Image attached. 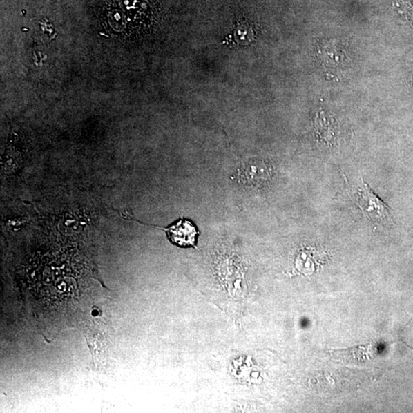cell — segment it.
I'll return each mask as SVG.
<instances>
[{"instance_id":"6da1fadb","label":"cell","mask_w":413,"mask_h":413,"mask_svg":"<svg viewBox=\"0 0 413 413\" xmlns=\"http://www.w3.org/2000/svg\"><path fill=\"white\" fill-rule=\"evenodd\" d=\"M272 177V166L260 160H251L244 162L233 176L238 183L258 189L267 186Z\"/></svg>"},{"instance_id":"3957f363","label":"cell","mask_w":413,"mask_h":413,"mask_svg":"<svg viewBox=\"0 0 413 413\" xmlns=\"http://www.w3.org/2000/svg\"><path fill=\"white\" fill-rule=\"evenodd\" d=\"M167 234L171 243L180 247H196L198 231L195 224L190 220L181 218L180 220L167 229H161Z\"/></svg>"},{"instance_id":"7a4b0ae2","label":"cell","mask_w":413,"mask_h":413,"mask_svg":"<svg viewBox=\"0 0 413 413\" xmlns=\"http://www.w3.org/2000/svg\"><path fill=\"white\" fill-rule=\"evenodd\" d=\"M358 204L365 217L374 222H390L388 206L377 197L368 184L362 181L358 193Z\"/></svg>"}]
</instances>
